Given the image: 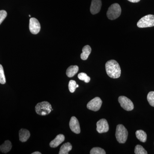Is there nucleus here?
Instances as JSON below:
<instances>
[{
  "label": "nucleus",
  "instance_id": "obj_1",
  "mask_svg": "<svg viewBox=\"0 0 154 154\" xmlns=\"http://www.w3.org/2000/svg\"><path fill=\"white\" fill-rule=\"evenodd\" d=\"M105 69L107 75L112 79H118L121 75V70L116 61L111 60L105 64Z\"/></svg>",
  "mask_w": 154,
  "mask_h": 154
},
{
  "label": "nucleus",
  "instance_id": "obj_2",
  "mask_svg": "<svg viewBox=\"0 0 154 154\" xmlns=\"http://www.w3.org/2000/svg\"><path fill=\"white\" fill-rule=\"evenodd\" d=\"M115 136L117 141L119 143H125L128 136L127 130L122 125H118L116 126Z\"/></svg>",
  "mask_w": 154,
  "mask_h": 154
},
{
  "label": "nucleus",
  "instance_id": "obj_3",
  "mask_svg": "<svg viewBox=\"0 0 154 154\" xmlns=\"http://www.w3.org/2000/svg\"><path fill=\"white\" fill-rule=\"evenodd\" d=\"M51 105L46 101L39 102L35 107L36 113L38 115L41 116H45L49 114L51 112Z\"/></svg>",
  "mask_w": 154,
  "mask_h": 154
},
{
  "label": "nucleus",
  "instance_id": "obj_4",
  "mask_svg": "<svg viewBox=\"0 0 154 154\" xmlns=\"http://www.w3.org/2000/svg\"><path fill=\"white\" fill-rule=\"evenodd\" d=\"M121 14V8L120 5L115 3L109 7L107 11V18L110 20H114L118 18Z\"/></svg>",
  "mask_w": 154,
  "mask_h": 154
},
{
  "label": "nucleus",
  "instance_id": "obj_5",
  "mask_svg": "<svg viewBox=\"0 0 154 154\" xmlns=\"http://www.w3.org/2000/svg\"><path fill=\"white\" fill-rule=\"evenodd\" d=\"M140 28H148L154 26V15H148L141 18L137 23Z\"/></svg>",
  "mask_w": 154,
  "mask_h": 154
},
{
  "label": "nucleus",
  "instance_id": "obj_6",
  "mask_svg": "<svg viewBox=\"0 0 154 154\" xmlns=\"http://www.w3.org/2000/svg\"><path fill=\"white\" fill-rule=\"evenodd\" d=\"M119 102L121 107L127 111H131L133 110L134 105L132 101L125 96H120L119 97Z\"/></svg>",
  "mask_w": 154,
  "mask_h": 154
},
{
  "label": "nucleus",
  "instance_id": "obj_7",
  "mask_svg": "<svg viewBox=\"0 0 154 154\" xmlns=\"http://www.w3.org/2000/svg\"><path fill=\"white\" fill-rule=\"evenodd\" d=\"M102 104V100L99 97H96L88 102L87 108L94 111H98L101 108Z\"/></svg>",
  "mask_w": 154,
  "mask_h": 154
},
{
  "label": "nucleus",
  "instance_id": "obj_8",
  "mask_svg": "<svg viewBox=\"0 0 154 154\" xmlns=\"http://www.w3.org/2000/svg\"><path fill=\"white\" fill-rule=\"evenodd\" d=\"M41 29L40 23L37 19L31 18L29 22V29L30 32L33 34H36L39 33Z\"/></svg>",
  "mask_w": 154,
  "mask_h": 154
},
{
  "label": "nucleus",
  "instance_id": "obj_9",
  "mask_svg": "<svg viewBox=\"0 0 154 154\" xmlns=\"http://www.w3.org/2000/svg\"><path fill=\"white\" fill-rule=\"evenodd\" d=\"M96 130L99 133H106L109 131V125L106 119H102L96 123Z\"/></svg>",
  "mask_w": 154,
  "mask_h": 154
},
{
  "label": "nucleus",
  "instance_id": "obj_10",
  "mask_svg": "<svg viewBox=\"0 0 154 154\" xmlns=\"http://www.w3.org/2000/svg\"><path fill=\"white\" fill-rule=\"evenodd\" d=\"M69 127L72 132L79 134L81 132L79 122L75 116H72L69 122Z\"/></svg>",
  "mask_w": 154,
  "mask_h": 154
},
{
  "label": "nucleus",
  "instance_id": "obj_11",
  "mask_svg": "<svg viewBox=\"0 0 154 154\" xmlns=\"http://www.w3.org/2000/svg\"><path fill=\"white\" fill-rule=\"evenodd\" d=\"M102 5L101 0H92L90 8L91 14L95 15L99 13L101 10Z\"/></svg>",
  "mask_w": 154,
  "mask_h": 154
},
{
  "label": "nucleus",
  "instance_id": "obj_12",
  "mask_svg": "<svg viewBox=\"0 0 154 154\" xmlns=\"http://www.w3.org/2000/svg\"><path fill=\"white\" fill-rule=\"evenodd\" d=\"M65 139V137L63 134L57 135L56 137L51 142L49 145L51 148L57 147L60 144L63 142Z\"/></svg>",
  "mask_w": 154,
  "mask_h": 154
},
{
  "label": "nucleus",
  "instance_id": "obj_13",
  "mask_svg": "<svg viewBox=\"0 0 154 154\" xmlns=\"http://www.w3.org/2000/svg\"><path fill=\"white\" fill-rule=\"evenodd\" d=\"M30 133L28 130L21 129L19 131V140L22 142H25L30 137Z\"/></svg>",
  "mask_w": 154,
  "mask_h": 154
},
{
  "label": "nucleus",
  "instance_id": "obj_14",
  "mask_svg": "<svg viewBox=\"0 0 154 154\" xmlns=\"http://www.w3.org/2000/svg\"><path fill=\"white\" fill-rule=\"evenodd\" d=\"M12 145L10 140H7L3 144L0 146V151L4 153H7L11 150Z\"/></svg>",
  "mask_w": 154,
  "mask_h": 154
},
{
  "label": "nucleus",
  "instance_id": "obj_15",
  "mask_svg": "<svg viewBox=\"0 0 154 154\" xmlns=\"http://www.w3.org/2000/svg\"><path fill=\"white\" fill-rule=\"evenodd\" d=\"M91 48L89 45H86L83 47L82 53L81 54V58L83 60H87L88 57L91 54Z\"/></svg>",
  "mask_w": 154,
  "mask_h": 154
},
{
  "label": "nucleus",
  "instance_id": "obj_16",
  "mask_svg": "<svg viewBox=\"0 0 154 154\" xmlns=\"http://www.w3.org/2000/svg\"><path fill=\"white\" fill-rule=\"evenodd\" d=\"M79 70V66H71L67 69L66 74L69 78L73 77Z\"/></svg>",
  "mask_w": 154,
  "mask_h": 154
},
{
  "label": "nucleus",
  "instance_id": "obj_17",
  "mask_svg": "<svg viewBox=\"0 0 154 154\" xmlns=\"http://www.w3.org/2000/svg\"><path fill=\"white\" fill-rule=\"evenodd\" d=\"M72 146L70 143L68 142L63 144L61 146L59 154H68L69 152L72 149Z\"/></svg>",
  "mask_w": 154,
  "mask_h": 154
},
{
  "label": "nucleus",
  "instance_id": "obj_18",
  "mask_svg": "<svg viewBox=\"0 0 154 154\" xmlns=\"http://www.w3.org/2000/svg\"><path fill=\"white\" fill-rule=\"evenodd\" d=\"M136 136L138 139L142 142H146L147 140V134L146 133L142 130H139L136 132Z\"/></svg>",
  "mask_w": 154,
  "mask_h": 154
},
{
  "label": "nucleus",
  "instance_id": "obj_19",
  "mask_svg": "<svg viewBox=\"0 0 154 154\" xmlns=\"http://www.w3.org/2000/svg\"><path fill=\"white\" fill-rule=\"evenodd\" d=\"M79 85H77L75 81L70 80L69 83V89L71 93H73L75 91L76 89L79 88Z\"/></svg>",
  "mask_w": 154,
  "mask_h": 154
},
{
  "label": "nucleus",
  "instance_id": "obj_20",
  "mask_svg": "<svg viewBox=\"0 0 154 154\" xmlns=\"http://www.w3.org/2000/svg\"><path fill=\"white\" fill-rule=\"evenodd\" d=\"M134 153L135 154H147L148 152L142 146L137 145L135 147Z\"/></svg>",
  "mask_w": 154,
  "mask_h": 154
},
{
  "label": "nucleus",
  "instance_id": "obj_21",
  "mask_svg": "<svg viewBox=\"0 0 154 154\" xmlns=\"http://www.w3.org/2000/svg\"><path fill=\"white\" fill-rule=\"evenodd\" d=\"M78 78L81 81H84L86 83H89L91 81V78L85 73H80L78 75Z\"/></svg>",
  "mask_w": 154,
  "mask_h": 154
},
{
  "label": "nucleus",
  "instance_id": "obj_22",
  "mask_svg": "<svg viewBox=\"0 0 154 154\" xmlns=\"http://www.w3.org/2000/svg\"><path fill=\"white\" fill-rule=\"evenodd\" d=\"M91 154H105L106 152L103 149L100 147H94L91 149Z\"/></svg>",
  "mask_w": 154,
  "mask_h": 154
},
{
  "label": "nucleus",
  "instance_id": "obj_23",
  "mask_svg": "<svg viewBox=\"0 0 154 154\" xmlns=\"http://www.w3.org/2000/svg\"><path fill=\"white\" fill-rule=\"evenodd\" d=\"M6 80L5 76V72H4V69L2 66L0 64V84H5Z\"/></svg>",
  "mask_w": 154,
  "mask_h": 154
},
{
  "label": "nucleus",
  "instance_id": "obj_24",
  "mask_svg": "<svg viewBox=\"0 0 154 154\" xmlns=\"http://www.w3.org/2000/svg\"><path fill=\"white\" fill-rule=\"evenodd\" d=\"M147 99L149 105L154 107V91H151L149 93L147 96Z\"/></svg>",
  "mask_w": 154,
  "mask_h": 154
},
{
  "label": "nucleus",
  "instance_id": "obj_25",
  "mask_svg": "<svg viewBox=\"0 0 154 154\" xmlns=\"http://www.w3.org/2000/svg\"><path fill=\"white\" fill-rule=\"evenodd\" d=\"M7 16V13L6 11L2 10L0 11V25L2 24Z\"/></svg>",
  "mask_w": 154,
  "mask_h": 154
},
{
  "label": "nucleus",
  "instance_id": "obj_26",
  "mask_svg": "<svg viewBox=\"0 0 154 154\" xmlns=\"http://www.w3.org/2000/svg\"><path fill=\"white\" fill-rule=\"evenodd\" d=\"M128 1H129V2H131L137 3L139 2L140 0H128Z\"/></svg>",
  "mask_w": 154,
  "mask_h": 154
},
{
  "label": "nucleus",
  "instance_id": "obj_27",
  "mask_svg": "<svg viewBox=\"0 0 154 154\" xmlns=\"http://www.w3.org/2000/svg\"><path fill=\"white\" fill-rule=\"evenodd\" d=\"M32 154H41V153L39 152H35L32 153Z\"/></svg>",
  "mask_w": 154,
  "mask_h": 154
},
{
  "label": "nucleus",
  "instance_id": "obj_28",
  "mask_svg": "<svg viewBox=\"0 0 154 154\" xmlns=\"http://www.w3.org/2000/svg\"><path fill=\"white\" fill-rule=\"evenodd\" d=\"M29 17H31V16H30V15H29Z\"/></svg>",
  "mask_w": 154,
  "mask_h": 154
}]
</instances>
